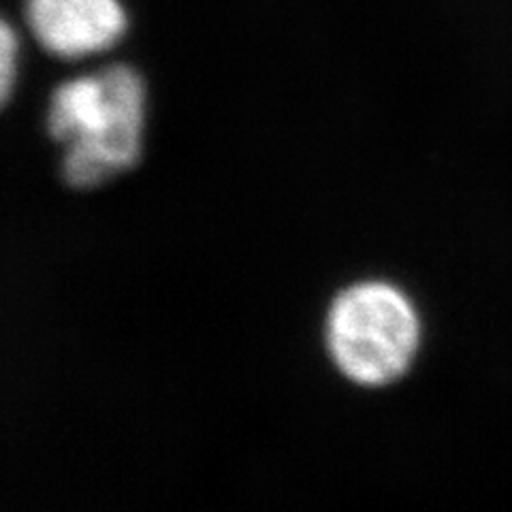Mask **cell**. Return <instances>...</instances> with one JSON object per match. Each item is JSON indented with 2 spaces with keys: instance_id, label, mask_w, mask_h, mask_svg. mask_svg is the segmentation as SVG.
Masks as SVG:
<instances>
[{
  "instance_id": "cell-1",
  "label": "cell",
  "mask_w": 512,
  "mask_h": 512,
  "mask_svg": "<svg viewBox=\"0 0 512 512\" xmlns=\"http://www.w3.org/2000/svg\"><path fill=\"white\" fill-rule=\"evenodd\" d=\"M143 111L146 86L128 64L58 86L47 111V131L67 143L64 182L92 188L131 169L141 152Z\"/></svg>"
},
{
  "instance_id": "cell-2",
  "label": "cell",
  "mask_w": 512,
  "mask_h": 512,
  "mask_svg": "<svg viewBox=\"0 0 512 512\" xmlns=\"http://www.w3.org/2000/svg\"><path fill=\"white\" fill-rule=\"evenodd\" d=\"M419 346V318L397 288L380 282L352 286L333 303L329 348L340 370L361 384L402 376Z\"/></svg>"
},
{
  "instance_id": "cell-3",
  "label": "cell",
  "mask_w": 512,
  "mask_h": 512,
  "mask_svg": "<svg viewBox=\"0 0 512 512\" xmlns=\"http://www.w3.org/2000/svg\"><path fill=\"white\" fill-rule=\"evenodd\" d=\"M26 20L43 50L64 60L103 52L126 30L118 0H26Z\"/></svg>"
},
{
  "instance_id": "cell-4",
  "label": "cell",
  "mask_w": 512,
  "mask_h": 512,
  "mask_svg": "<svg viewBox=\"0 0 512 512\" xmlns=\"http://www.w3.org/2000/svg\"><path fill=\"white\" fill-rule=\"evenodd\" d=\"M15 64H18V39H15L9 22H3V30H0V99L3 103H7L11 96Z\"/></svg>"
}]
</instances>
